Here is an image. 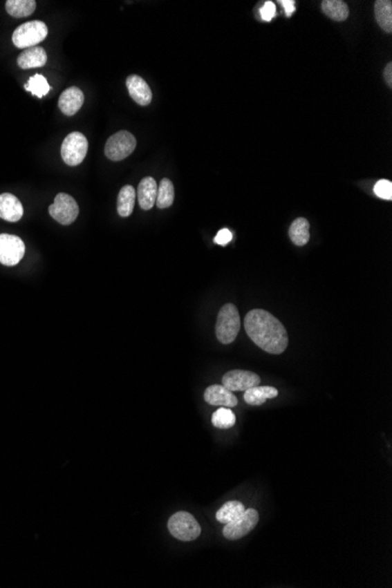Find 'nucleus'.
I'll return each mask as SVG.
<instances>
[{"label":"nucleus","instance_id":"nucleus-30","mask_svg":"<svg viewBox=\"0 0 392 588\" xmlns=\"http://www.w3.org/2000/svg\"><path fill=\"white\" fill-rule=\"evenodd\" d=\"M280 4L284 8L286 16L290 17L295 12V1L294 0H281Z\"/></svg>","mask_w":392,"mask_h":588},{"label":"nucleus","instance_id":"nucleus-27","mask_svg":"<svg viewBox=\"0 0 392 588\" xmlns=\"http://www.w3.org/2000/svg\"><path fill=\"white\" fill-rule=\"evenodd\" d=\"M373 191H375V194H376L378 198L390 201V200L392 199L391 181H389V180H380V181L375 184Z\"/></svg>","mask_w":392,"mask_h":588},{"label":"nucleus","instance_id":"nucleus-29","mask_svg":"<svg viewBox=\"0 0 392 588\" xmlns=\"http://www.w3.org/2000/svg\"><path fill=\"white\" fill-rule=\"evenodd\" d=\"M232 238H233L232 231L225 228V229H221L218 231V235L214 238V241H215V243L220 245V246H225V245H228L232 241Z\"/></svg>","mask_w":392,"mask_h":588},{"label":"nucleus","instance_id":"nucleus-11","mask_svg":"<svg viewBox=\"0 0 392 588\" xmlns=\"http://www.w3.org/2000/svg\"><path fill=\"white\" fill-rule=\"evenodd\" d=\"M85 102V95L78 87H70L62 92L59 97L58 106L66 117H72L79 112Z\"/></svg>","mask_w":392,"mask_h":588},{"label":"nucleus","instance_id":"nucleus-3","mask_svg":"<svg viewBox=\"0 0 392 588\" xmlns=\"http://www.w3.org/2000/svg\"><path fill=\"white\" fill-rule=\"evenodd\" d=\"M168 530L175 539L181 542H193L201 535V526L194 515L185 511L173 514L168 520Z\"/></svg>","mask_w":392,"mask_h":588},{"label":"nucleus","instance_id":"nucleus-28","mask_svg":"<svg viewBox=\"0 0 392 588\" xmlns=\"http://www.w3.org/2000/svg\"><path fill=\"white\" fill-rule=\"evenodd\" d=\"M276 8L275 4L272 1H267L264 4L263 8H261V17L264 21H270L275 17Z\"/></svg>","mask_w":392,"mask_h":588},{"label":"nucleus","instance_id":"nucleus-21","mask_svg":"<svg viewBox=\"0 0 392 588\" xmlns=\"http://www.w3.org/2000/svg\"><path fill=\"white\" fill-rule=\"evenodd\" d=\"M136 191L133 186H124L121 188L118 196V213L122 218H127L132 214L136 205Z\"/></svg>","mask_w":392,"mask_h":588},{"label":"nucleus","instance_id":"nucleus-7","mask_svg":"<svg viewBox=\"0 0 392 588\" xmlns=\"http://www.w3.org/2000/svg\"><path fill=\"white\" fill-rule=\"evenodd\" d=\"M48 213L57 222L64 226H68L78 218V203L71 195L66 193H59L55 196V202L48 207Z\"/></svg>","mask_w":392,"mask_h":588},{"label":"nucleus","instance_id":"nucleus-12","mask_svg":"<svg viewBox=\"0 0 392 588\" xmlns=\"http://www.w3.org/2000/svg\"><path fill=\"white\" fill-rule=\"evenodd\" d=\"M205 401L214 406H222V408H235L237 406L236 396L230 391L225 389L223 386H210L205 391Z\"/></svg>","mask_w":392,"mask_h":588},{"label":"nucleus","instance_id":"nucleus-19","mask_svg":"<svg viewBox=\"0 0 392 588\" xmlns=\"http://www.w3.org/2000/svg\"><path fill=\"white\" fill-rule=\"evenodd\" d=\"M322 11L328 18L335 21H344L349 17V6L342 0H323Z\"/></svg>","mask_w":392,"mask_h":588},{"label":"nucleus","instance_id":"nucleus-15","mask_svg":"<svg viewBox=\"0 0 392 588\" xmlns=\"http://www.w3.org/2000/svg\"><path fill=\"white\" fill-rule=\"evenodd\" d=\"M156 195H158V184L156 180L147 176L141 180L136 191L138 201L144 211H151L156 202Z\"/></svg>","mask_w":392,"mask_h":588},{"label":"nucleus","instance_id":"nucleus-10","mask_svg":"<svg viewBox=\"0 0 392 588\" xmlns=\"http://www.w3.org/2000/svg\"><path fill=\"white\" fill-rule=\"evenodd\" d=\"M261 378L259 374L247 370H232L225 372L222 378V386L225 389L234 391H247L248 389L260 386Z\"/></svg>","mask_w":392,"mask_h":588},{"label":"nucleus","instance_id":"nucleus-16","mask_svg":"<svg viewBox=\"0 0 392 588\" xmlns=\"http://www.w3.org/2000/svg\"><path fill=\"white\" fill-rule=\"evenodd\" d=\"M47 61V55L43 47L35 46L28 48L18 57V66L21 70H30V68H37V67H43Z\"/></svg>","mask_w":392,"mask_h":588},{"label":"nucleus","instance_id":"nucleus-1","mask_svg":"<svg viewBox=\"0 0 392 588\" xmlns=\"http://www.w3.org/2000/svg\"><path fill=\"white\" fill-rule=\"evenodd\" d=\"M245 329L249 339L268 354H281L287 349L289 339L286 328L263 309H254L245 315Z\"/></svg>","mask_w":392,"mask_h":588},{"label":"nucleus","instance_id":"nucleus-24","mask_svg":"<svg viewBox=\"0 0 392 588\" xmlns=\"http://www.w3.org/2000/svg\"><path fill=\"white\" fill-rule=\"evenodd\" d=\"M175 191L174 184L169 179H163L158 187V195H156V206L160 209H165L171 207L174 202Z\"/></svg>","mask_w":392,"mask_h":588},{"label":"nucleus","instance_id":"nucleus-6","mask_svg":"<svg viewBox=\"0 0 392 588\" xmlns=\"http://www.w3.org/2000/svg\"><path fill=\"white\" fill-rule=\"evenodd\" d=\"M136 147V140L132 133L120 131L109 137L105 146V154L109 160L121 161L129 158Z\"/></svg>","mask_w":392,"mask_h":588},{"label":"nucleus","instance_id":"nucleus-26","mask_svg":"<svg viewBox=\"0 0 392 588\" xmlns=\"http://www.w3.org/2000/svg\"><path fill=\"white\" fill-rule=\"evenodd\" d=\"M25 90L31 92L35 97H44L48 94L50 87L47 82V79L44 75H35L26 82Z\"/></svg>","mask_w":392,"mask_h":588},{"label":"nucleus","instance_id":"nucleus-25","mask_svg":"<svg viewBox=\"0 0 392 588\" xmlns=\"http://www.w3.org/2000/svg\"><path fill=\"white\" fill-rule=\"evenodd\" d=\"M212 423L218 428H230L236 424L235 413L230 408H220L213 413Z\"/></svg>","mask_w":392,"mask_h":588},{"label":"nucleus","instance_id":"nucleus-31","mask_svg":"<svg viewBox=\"0 0 392 588\" xmlns=\"http://www.w3.org/2000/svg\"><path fill=\"white\" fill-rule=\"evenodd\" d=\"M384 78L389 87H392V63H389L385 66Z\"/></svg>","mask_w":392,"mask_h":588},{"label":"nucleus","instance_id":"nucleus-22","mask_svg":"<svg viewBox=\"0 0 392 588\" xmlns=\"http://www.w3.org/2000/svg\"><path fill=\"white\" fill-rule=\"evenodd\" d=\"M245 511V505L241 502L230 500V502L223 504L220 507V510L216 512V520L221 524H225V525L230 524V522L236 520Z\"/></svg>","mask_w":392,"mask_h":588},{"label":"nucleus","instance_id":"nucleus-23","mask_svg":"<svg viewBox=\"0 0 392 588\" xmlns=\"http://www.w3.org/2000/svg\"><path fill=\"white\" fill-rule=\"evenodd\" d=\"M37 8L35 0H8L6 11L13 18H25L31 16Z\"/></svg>","mask_w":392,"mask_h":588},{"label":"nucleus","instance_id":"nucleus-2","mask_svg":"<svg viewBox=\"0 0 392 588\" xmlns=\"http://www.w3.org/2000/svg\"><path fill=\"white\" fill-rule=\"evenodd\" d=\"M241 328V317L236 307L227 303L218 312L215 332L218 342L222 344H230L236 339Z\"/></svg>","mask_w":392,"mask_h":588},{"label":"nucleus","instance_id":"nucleus-14","mask_svg":"<svg viewBox=\"0 0 392 588\" xmlns=\"http://www.w3.org/2000/svg\"><path fill=\"white\" fill-rule=\"evenodd\" d=\"M23 215V205L17 196L10 193L0 195V218L8 222H17Z\"/></svg>","mask_w":392,"mask_h":588},{"label":"nucleus","instance_id":"nucleus-18","mask_svg":"<svg viewBox=\"0 0 392 588\" xmlns=\"http://www.w3.org/2000/svg\"><path fill=\"white\" fill-rule=\"evenodd\" d=\"M310 225L307 218H299L292 223L289 228V238L296 246H306L310 238Z\"/></svg>","mask_w":392,"mask_h":588},{"label":"nucleus","instance_id":"nucleus-5","mask_svg":"<svg viewBox=\"0 0 392 588\" xmlns=\"http://www.w3.org/2000/svg\"><path fill=\"white\" fill-rule=\"evenodd\" d=\"M88 151V141L79 132L68 134L62 144V158L68 166H78L85 160Z\"/></svg>","mask_w":392,"mask_h":588},{"label":"nucleus","instance_id":"nucleus-9","mask_svg":"<svg viewBox=\"0 0 392 588\" xmlns=\"http://www.w3.org/2000/svg\"><path fill=\"white\" fill-rule=\"evenodd\" d=\"M25 255L23 240L10 234H0V263L13 267L18 265Z\"/></svg>","mask_w":392,"mask_h":588},{"label":"nucleus","instance_id":"nucleus-20","mask_svg":"<svg viewBox=\"0 0 392 588\" xmlns=\"http://www.w3.org/2000/svg\"><path fill=\"white\" fill-rule=\"evenodd\" d=\"M375 17L380 28L386 33H391L392 3L390 0H377L375 3Z\"/></svg>","mask_w":392,"mask_h":588},{"label":"nucleus","instance_id":"nucleus-4","mask_svg":"<svg viewBox=\"0 0 392 588\" xmlns=\"http://www.w3.org/2000/svg\"><path fill=\"white\" fill-rule=\"evenodd\" d=\"M48 28L46 23L40 20H33L20 25L12 35V41L18 48H31L46 39Z\"/></svg>","mask_w":392,"mask_h":588},{"label":"nucleus","instance_id":"nucleus-17","mask_svg":"<svg viewBox=\"0 0 392 588\" xmlns=\"http://www.w3.org/2000/svg\"><path fill=\"white\" fill-rule=\"evenodd\" d=\"M277 395H279V390L272 386H257L245 391L243 399L249 406H262L268 399L277 397Z\"/></svg>","mask_w":392,"mask_h":588},{"label":"nucleus","instance_id":"nucleus-13","mask_svg":"<svg viewBox=\"0 0 392 588\" xmlns=\"http://www.w3.org/2000/svg\"><path fill=\"white\" fill-rule=\"evenodd\" d=\"M126 86H127L129 95L138 105L148 106L151 104L153 93L149 85L144 82V79L139 75H129L126 80Z\"/></svg>","mask_w":392,"mask_h":588},{"label":"nucleus","instance_id":"nucleus-8","mask_svg":"<svg viewBox=\"0 0 392 588\" xmlns=\"http://www.w3.org/2000/svg\"><path fill=\"white\" fill-rule=\"evenodd\" d=\"M260 520L259 512L254 509H248L234 522L225 524L223 535L228 540H239L250 533Z\"/></svg>","mask_w":392,"mask_h":588}]
</instances>
